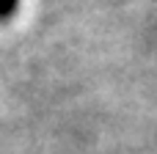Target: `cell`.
<instances>
[{"mask_svg": "<svg viewBox=\"0 0 157 154\" xmlns=\"http://www.w3.org/2000/svg\"><path fill=\"white\" fill-rule=\"evenodd\" d=\"M14 8H17V0H0V19L11 17V14H14Z\"/></svg>", "mask_w": 157, "mask_h": 154, "instance_id": "1", "label": "cell"}]
</instances>
